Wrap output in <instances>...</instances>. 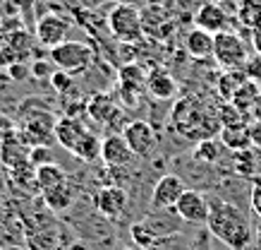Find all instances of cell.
<instances>
[{
    "mask_svg": "<svg viewBox=\"0 0 261 250\" xmlns=\"http://www.w3.org/2000/svg\"><path fill=\"white\" fill-rule=\"evenodd\" d=\"M206 226L214 238L228 245L230 250H247L249 243L254 241V226L245 212L238 204L218 197L208 200V219Z\"/></svg>",
    "mask_w": 261,
    "mask_h": 250,
    "instance_id": "6da1fadb",
    "label": "cell"
},
{
    "mask_svg": "<svg viewBox=\"0 0 261 250\" xmlns=\"http://www.w3.org/2000/svg\"><path fill=\"white\" fill-rule=\"evenodd\" d=\"M50 60L60 73L65 75H80L89 70V65L94 60V51L84 41H72L67 39L65 43L50 49Z\"/></svg>",
    "mask_w": 261,
    "mask_h": 250,
    "instance_id": "7a4b0ae2",
    "label": "cell"
},
{
    "mask_svg": "<svg viewBox=\"0 0 261 250\" xmlns=\"http://www.w3.org/2000/svg\"><path fill=\"white\" fill-rule=\"evenodd\" d=\"M108 29L115 39L125 41V43H137L144 36V22H142V12L135 5H127L120 3L111 10L108 15Z\"/></svg>",
    "mask_w": 261,
    "mask_h": 250,
    "instance_id": "3957f363",
    "label": "cell"
},
{
    "mask_svg": "<svg viewBox=\"0 0 261 250\" xmlns=\"http://www.w3.org/2000/svg\"><path fill=\"white\" fill-rule=\"evenodd\" d=\"M214 60L221 65L223 70H245L247 60H249V53H247L245 41L240 39L235 32L216 34Z\"/></svg>",
    "mask_w": 261,
    "mask_h": 250,
    "instance_id": "277c9868",
    "label": "cell"
},
{
    "mask_svg": "<svg viewBox=\"0 0 261 250\" xmlns=\"http://www.w3.org/2000/svg\"><path fill=\"white\" fill-rule=\"evenodd\" d=\"M185 190H187V186H185V180H182L180 176H175V173L161 176L159 183L151 190V200H149L151 210L153 212H166V210L173 212Z\"/></svg>",
    "mask_w": 261,
    "mask_h": 250,
    "instance_id": "5b68a950",
    "label": "cell"
},
{
    "mask_svg": "<svg viewBox=\"0 0 261 250\" xmlns=\"http://www.w3.org/2000/svg\"><path fill=\"white\" fill-rule=\"evenodd\" d=\"M120 135L125 138L127 147L132 149V154H135V156H151V154H153V149L159 147V135H156V130L151 128L146 121L127 123Z\"/></svg>",
    "mask_w": 261,
    "mask_h": 250,
    "instance_id": "8992f818",
    "label": "cell"
},
{
    "mask_svg": "<svg viewBox=\"0 0 261 250\" xmlns=\"http://www.w3.org/2000/svg\"><path fill=\"white\" fill-rule=\"evenodd\" d=\"M175 217L180 221H187V224H206L208 219V197L199 190H192L187 188L182 197L175 204Z\"/></svg>",
    "mask_w": 261,
    "mask_h": 250,
    "instance_id": "52a82bcc",
    "label": "cell"
},
{
    "mask_svg": "<svg viewBox=\"0 0 261 250\" xmlns=\"http://www.w3.org/2000/svg\"><path fill=\"white\" fill-rule=\"evenodd\" d=\"M127 202H129V197H127L125 188H120V186L101 188V190L96 193V197H94L96 212H98L101 217L111 219V221H118V219L125 214Z\"/></svg>",
    "mask_w": 261,
    "mask_h": 250,
    "instance_id": "ba28073f",
    "label": "cell"
},
{
    "mask_svg": "<svg viewBox=\"0 0 261 250\" xmlns=\"http://www.w3.org/2000/svg\"><path fill=\"white\" fill-rule=\"evenodd\" d=\"M67 34H70V22L65 17L56 15V12H48L36 22V36L43 46H48V51L65 43Z\"/></svg>",
    "mask_w": 261,
    "mask_h": 250,
    "instance_id": "9c48e42d",
    "label": "cell"
},
{
    "mask_svg": "<svg viewBox=\"0 0 261 250\" xmlns=\"http://www.w3.org/2000/svg\"><path fill=\"white\" fill-rule=\"evenodd\" d=\"M137 156L132 154V149L127 147L122 135H108L106 140H101V162L111 169H122V166H132Z\"/></svg>",
    "mask_w": 261,
    "mask_h": 250,
    "instance_id": "30bf717a",
    "label": "cell"
},
{
    "mask_svg": "<svg viewBox=\"0 0 261 250\" xmlns=\"http://www.w3.org/2000/svg\"><path fill=\"white\" fill-rule=\"evenodd\" d=\"M194 25L199 29H204L208 34H221V32H230V19H228V12L218 5V3H206L201 8L197 10L194 15Z\"/></svg>",
    "mask_w": 261,
    "mask_h": 250,
    "instance_id": "8fae6325",
    "label": "cell"
},
{
    "mask_svg": "<svg viewBox=\"0 0 261 250\" xmlns=\"http://www.w3.org/2000/svg\"><path fill=\"white\" fill-rule=\"evenodd\" d=\"M24 224L19 221L15 212L0 207V248L5 250L10 245H24Z\"/></svg>",
    "mask_w": 261,
    "mask_h": 250,
    "instance_id": "7c38bea8",
    "label": "cell"
},
{
    "mask_svg": "<svg viewBox=\"0 0 261 250\" xmlns=\"http://www.w3.org/2000/svg\"><path fill=\"white\" fill-rule=\"evenodd\" d=\"M84 132H87L84 123H82L80 118H74V116H65V118H60V121L56 123V130H53L56 140L67 149V152H72V149L77 147V142L84 138Z\"/></svg>",
    "mask_w": 261,
    "mask_h": 250,
    "instance_id": "4fadbf2b",
    "label": "cell"
},
{
    "mask_svg": "<svg viewBox=\"0 0 261 250\" xmlns=\"http://www.w3.org/2000/svg\"><path fill=\"white\" fill-rule=\"evenodd\" d=\"M29 154H32V149H27L22 138H17L15 132H12V135H5L3 142H0V159H3V164L10 166V169L27 164L29 162Z\"/></svg>",
    "mask_w": 261,
    "mask_h": 250,
    "instance_id": "5bb4252c",
    "label": "cell"
},
{
    "mask_svg": "<svg viewBox=\"0 0 261 250\" xmlns=\"http://www.w3.org/2000/svg\"><path fill=\"white\" fill-rule=\"evenodd\" d=\"M146 89H149V94L153 99H161V101H166V99H173L177 94V84H175L173 75L166 73V70H151L146 75Z\"/></svg>",
    "mask_w": 261,
    "mask_h": 250,
    "instance_id": "9a60e30c",
    "label": "cell"
},
{
    "mask_svg": "<svg viewBox=\"0 0 261 250\" xmlns=\"http://www.w3.org/2000/svg\"><path fill=\"white\" fill-rule=\"evenodd\" d=\"M214 46H216V36L214 34L204 32L194 27L190 34H187V41H185V49L192 58L197 60H204V58H214Z\"/></svg>",
    "mask_w": 261,
    "mask_h": 250,
    "instance_id": "2e32d148",
    "label": "cell"
},
{
    "mask_svg": "<svg viewBox=\"0 0 261 250\" xmlns=\"http://www.w3.org/2000/svg\"><path fill=\"white\" fill-rule=\"evenodd\" d=\"M235 171L238 176L242 178H261V149L259 147H249V149H242V152L235 154Z\"/></svg>",
    "mask_w": 261,
    "mask_h": 250,
    "instance_id": "e0dca14e",
    "label": "cell"
},
{
    "mask_svg": "<svg viewBox=\"0 0 261 250\" xmlns=\"http://www.w3.org/2000/svg\"><path fill=\"white\" fill-rule=\"evenodd\" d=\"M67 183V173H65L58 164H46L36 169V188L41 193H48L53 188H60Z\"/></svg>",
    "mask_w": 261,
    "mask_h": 250,
    "instance_id": "ac0fdd59",
    "label": "cell"
},
{
    "mask_svg": "<svg viewBox=\"0 0 261 250\" xmlns=\"http://www.w3.org/2000/svg\"><path fill=\"white\" fill-rule=\"evenodd\" d=\"M221 142L225 149L232 154L249 149L252 147V135H249V125L247 128H221Z\"/></svg>",
    "mask_w": 261,
    "mask_h": 250,
    "instance_id": "d6986e66",
    "label": "cell"
},
{
    "mask_svg": "<svg viewBox=\"0 0 261 250\" xmlns=\"http://www.w3.org/2000/svg\"><path fill=\"white\" fill-rule=\"evenodd\" d=\"M43 202H46V207L50 212H67L72 207V202H74V193H72V186L70 183H65L60 188H53V190H48L43 193Z\"/></svg>",
    "mask_w": 261,
    "mask_h": 250,
    "instance_id": "ffe728a7",
    "label": "cell"
},
{
    "mask_svg": "<svg viewBox=\"0 0 261 250\" xmlns=\"http://www.w3.org/2000/svg\"><path fill=\"white\" fill-rule=\"evenodd\" d=\"M238 19L249 32L261 25V0H238Z\"/></svg>",
    "mask_w": 261,
    "mask_h": 250,
    "instance_id": "44dd1931",
    "label": "cell"
},
{
    "mask_svg": "<svg viewBox=\"0 0 261 250\" xmlns=\"http://www.w3.org/2000/svg\"><path fill=\"white\" fill-rule=\"evenodd\" d=\"M87 111H89V116L94 118V121H98V123H106L111 121L113 116H115V106H113V101L106 94H96L91 101H89V106H87Z\"/></svg>",
    "mask_w": 261,
    "mask_h": 250,
    "instance_id": "7402d4cb",
    "label": "cell"
},
{
    "mask_svg": "<svg viewBox=\"0 0 261 250\" xmlns=\"http://www.w3.org/2000/svg\"><path fill=\"white\" fill-rule=\"evenodd\" d=\"M247 82L245 70H225V75L218 82V89H221V97L225 101H232V97L240 92V87Z\"/></svg>",
    "mask_w": 261,
    "mask_h": 250,
    "instance_id": "603a6c76",
    "label": "cell"
},
{
    "mask_svg": "<svg viewBox=\"0 0 261 250\" xmlns=\"http://www.w3.org/2000/svg\"><path fill=\"white\" fill-rule=\"evenodd\" d=\"M72 154L82 159V162H94L96 156H101V140L96 138L94 132H84V138L77 142V147L72 149Z\"/></svg>",
    "mask_w": 261,
    "mask_h": 250,
    "instance_id": "cb8c5ba5",
    "label": "cell"
},
{
    "mask_svg": "<svg viewBox=\"0 0 261 250\" xmlns=\"http://www.w3.org/2000/svg\"><path fill=\"white\" fill-rule=\"evenodd\" d=\"M218 121L223 128H247L249 125V116L245 111H240L235 104H223L218 111Z\"/></svg>",
    "mask_w": 261,
    "mask_h": 250,
    "instance_id": "d4e9b609",
    "label": "cell"
},
{
    "mask_svg": "<svg viewBox=\"0 0 261 250\" xmlns=\"http://www.w3.org/2000/svg\"><path fill=\"white\" fill-rule=\"evenodd\" d=\"M261 92H259V84L256 82H252V80H247L242 87H240V92L232 97V101L230 104H235L240 108V111H245L247 116H249V111H252V106H254V101H256V97H259Z\"/></svg>",
    "mask_w": 261,
    "mask_h": 250,
    "instance_id": "484cf974",
    "label": "cell"
},
{
    "mask_svg": "<svg viewBox=\"0 0 261 250\" xmlns=\"http://www.w3.org/2000/svg\"><path fill=\"white\" fill-rule=\"evenodd\" d=\"M122 89L125 92H142L146 87V73H144L142 67H137V65H129V67H122Z\"/></svg>",
    "mask_w": 261,
    "mask_h": 250,
    "instance_id": "4316f807",
    "label": "cell"
},
{
    "mask_svg": "<svg viewBox=\"0 0 261 250\" xmlns=\"http://www.w3.org/2000/svg\"><path fill=\"white\" fill-rule=\"evenodd\" d=\"M245 75H247V80L256 82V84L261 82V53L249 56V60H247V65H245Z\"/></svg>",
    "mask_w": 261,
    "mask_h": 250,
    "instance_id": "83f0119b",
    "label": "cell"
},
{
    "mask_svg": "<svg viewBox=\"0 0 261 250\" xmlns=\"http://www.w3.org/2000/svg\"><path fill=\"white\" fill-rule=\"evenodd\" d=\"M197 159H201V162H216V159H218V154H216L214 142H204V145H199L197 147Z\"/></svg>",
    "mask_w": 261,
    "mask_h": 250,
    "instance_id": "f1b7e54d",
    "label": "cell"
},
{
    "mask_svg": "<svg viewBox=\"0 0 261 250\" xmlns=\"http://www.w3.org/2000/svg\"><path fill=\"white\" fill-rule=\"evenodd\" d=\"M249 202H252V212L256 214V219L261 221V178L254 180V188H252V195H249Z\"/></svg>",
    "mask_w": 261,
    "mask_h": 250,
    "instance_id": "f546056e",
    "label": "cell"
},
{
    "mask_svg": "<svg viewBox=\"0 0 261 250\" xmlns=\"http://www.w3.org/2000/svg\"><path fill=\"white\" fill-rule=\"evenodd\" d=\"M53 87L58 89V92H65V89H70L72 87V75H65V73H60V70H58L56 75H53Z\"/></svg>",
    "mask_w": 261,
    "mask_h": 250,
    "instance_id": "4dcf8cb0",
    "label": "cell"
},
{
    "mask_svg": "<svg viewBox=\"0 0 261 250\" xmlns=\"http://www.w3.org/2000/svg\"><path fill=\"white\" fill-rule=\"evenodd\" d=\"M249 135H252V145L261 149V121H256V123L249 125Z\"/></svg>",
    "mask_w": 261,
    "mask_h": 250,
    "instance_id": "1f68e13d",
    "label": "cell"
},
{
    "mask_svg": "<svg viewBox=\"0 0 261 250\" xmlns=\"http://www.w3.org/2000/svg\"><path fill=\"white\" fill-rule=\"evenodd\" d=\"M249 36H252L254 53H261V25H259V27H254L252 32H249Z\"/></svg>",
    "mask_w": 261,
    "mask_h": 250,
    "instance_id": "d6a6232c",
    "label": "cell"
},
{
    "mask_svg": "<svg viewBox=\"0 0 261 250\" xmlns=\"http://www.w3.org/2000/svg\"><path fill=\"white\" fill-rule=\"evenodd\" d=\"M249 116H252L254 121H261V94L256 97V101H254V106H252V111H249Z\"/></svg>",
    "mask_w": 261,
    "mask_h": 250,
    "instance_id": "836d02e7",
    "label": "cell"
},
{
    "mask_svg": "<svg viewBox=\"0 0 261 250\" xmlns=\"http://www.w3.org/2000/svg\"><path fill=\"white\" fill-rule=\"evenodd\" d=\"M10 3L19 10H32L34 8V0H10Z\"/></svg>",
    "mask_w": 261,
    "mask_h": 250,
    "instance_id": "e575fe53",
    "label": "cell"
},
{
    "mask_svg": "<svg viewBox=\"0 0 261 250\" xmlns=\"http://www.w3.org/2000/svg\"><path fill=\"white\" fill-rule=\"evenodd\" d=\"M254 245H256V250H261V221L259 226H254Z\"/></svg>",
    "mask_w": 261,
    "mask_h": 250,
    "instance_id": "d590c367",
    "label": "cell"
},
{
    "mask_svg": "<svg viewBox=\"0 0 261 250\" xmlns=\"http://www.w3.org/2000/svg\"><path fill=\"white\" fill-rule=\"evenodd\" d=\"M5 250H29L27 245H10V248H5Z\"/></svg>",
    "mask_w": 261,
    "mask_h": 250,
    "instance_id": "8d00e7d4",
    "label": "cell"
},
{
    "mask_svg": "<svg viewBox=\"0 0 261 250\" xmlns=\"http://www.w3.org/2000/svg\"><path fill=\"white\" fill-rule=\"evenodd\" d=\"M120 250H142V248H137V245H132V248H120Z\"/></svg>",
    "mask_w": 261,
    "mask_h": 250,
    "instance_id": "74e56055",
    "label": "cell"
},
{
    "mask_svg": "<svg viewBox=\"0 0 261 250\" xmlns=\"http://www.w3.org/2000/svg\"><path fill=\"white\" fill-rule=\"evenodd\" d=\"M72 250H84V248H82V245H74V248H72Z\"/></svg>",
    "mask_w": 261,
    "mask_h": 250,
    "instance_id": "f35d334b",
    "label": "cell"
},
{
    "mask_svg": "<svg viewBox=\"0 0 261 250\" xmlns=\"http://www.w3.org/2000/svg\"><path fill=\"white\" fill-rule=\"evenodd\" d=\"M0 250H3V248H0Z\"/></svg>",
    "mask_w": 261,
    "mask_h": 250,
    "instance_id": "ab89813d",
    "label": "cell"
}]
</instances>
